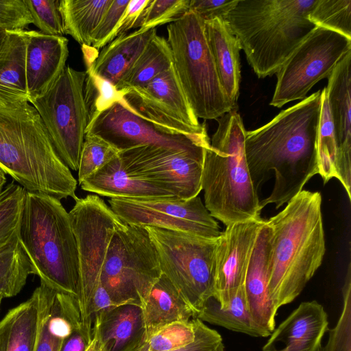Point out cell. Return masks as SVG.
<instances>
[{
    "label": "cell",
    "mask_w": 351,
    "mask_h": 351,
    "mask_svg": "<svg viewBox=\"0 0 351 351\" xmlns=\"http://www.w3.org/2000/svg\"><path fill=\"white\" fill-rule=\"evenodd\" d=\"M322 90L281 111L269 123L246 131L245 154L252 181L258 191L274 171L270 195L260 202L263 209H278L303 190L318 174L317 134Z\"/></svg>",
    "instance_id": "obj_1"
},
{
    "label": "cell",
    "mask_w": 351,
    "mask_h": 351,
    "mask_svg": "<svg viewBox=\"0 0 351 351\" xmlns=\"http://www.w3.org/2000/svg\"><path fill=\"white\" fill-rule=\"evenodd\" d=\"M265 221L270 231L268 293L278 311L300 294L322 263L321 193L302 190Z\"/></svg>",
    "instance_id": "obj_2"
},
{
    "label": "cell",
    "mask_w": 351,
    "mask_h": 351,
    "mask_svg": "<svg viewBox=\"0 0 351 351\" xmlns=\"http://www.w3.org/2000/svg\"><path fill=\"white\" fill-rule=\"evenodd\" d=\"M0 170L26 191L75 199L77 180L57 155L37 110L29 102L0 106Z\"/></svg>",
    "instance_id": "obj_3"
},
{
    "label": "cell",
    "mask_w": 351,
    "mask_h": 351,
    "mask_svg": "<svg viewBox=\"0 0 351 351\" xmlns=\"http://www.w3.org/2000/svg\"><path fill=\"white\" fill-rule=\"evenodd\" d=\"M317 0H238L224 20L259 78L276 74L316 26Z\"/></svg>",
    "instance_id": "obj_4"
},
{
    "label": "cell",
    "mask_w": 351,
    "mask_h": 351,
    "mask_svg": "<svg viewBox=\"0 0 351 351\" xmlns=\"http://www.w3.org/2000/svg\"><path fill=\"white\" fill-rule=\"evenodd\" d=\"M217 120V128L204 150V206L226 226L259 219L262 208L246 161L242 119L234 108Z\"/></svg>",
    "instance_id": "obj_5"
},
{
    "label": "cell",
    "mask_w": 351,
    "mask_h": 351,
    "mask_svg": "<svg viewBox=\"0 0 351 351\" xmlns=\"http://www.w3.org/2000/svg\"><path fill=\"white\" fill-rule=\"evenodd\" d=\"M17 234L40 282L77 298V245L69 213L60 200L26 191Z\"/></svg>",
    "instance_id": "obj_6"
},
{
    "label": "cell",
    "mask_w": 351,
    "mask_h": 351,
    "mask_svg": "<svg viewBox=\"0 0 351 351\" xmlns=\"http://www.w3.org/2000/svg\"><path fill=\"white\" fill-rule=\"evenodd\" d=\"M173 65L188 101L198 119H217L232 109L219 80L204 21L189 10L167 27Z\"/></svg>",
    "instance_id": "obj_7"
},
{
    "label": "cell",
    "mask_w": 351,
    "mask_h": 351,
    "mask_svg": "<svg viewBox=\"0 0 351 351\" xmlns=\"http://www.w3.org/2000/svg\"><path fill=\"white\" fill-rule=\"evenodd\" d=\"M161 274L158 253L145 227L124 223L114 231L100 282L117 306L141 307Z\"/></svg>",
    "instance_id": "obj_8"
},
{
    "label": "cell",
    "mask_w": 351,
    "mask_h": 351,
    "mask_svg": "<svg viewBox=\"0 0 351 351\" xmlns=\"http://www.w3.org/2000/svg\"><path fill=\"white\" fill-rule=\"evenodd\" d=\"M160 269L196 315L213 296L217 239L145 226Z\"/></svg>",
    "instance_id": "obj_9"
},
{
    "label": "cell",
    "mask_w": 351,
    "mask_h": 351,
    "mask_svg": "<svg viewBox=\"0 0 351 351\" xmlns=\"http://www.w3.org/2000/svg\"><path fill=\"white\" fill-rule=\"evenodd\" d=\"M86 77V71L66 66L51 88L29 103L38 112L57 155L73 171L79 168L88 123Z\"/></svg>",
    "instance_id": "obj_10"
},
{
    "label": "cell",
    "mask_w": 351,
    "mask_h": 351,
    "mask_svg": "<svg viewBox=\"0 0 351 351\" xmlns=\"http://www.w3.org/2000/svg\"><path fill=\"white\" fill-rule=\"evenodd\" d=\"M75 200L69 213L76 239L80 265L76 299L83 326L93 330V320L90 314L93 296L100 282L111 238L124 222L98 195H88Z\"/></svg>",
    "instance_id": "obj_11"
},
{
    "label": "cell",
    "mask_w": 351,
    "mask_h": 351,
    "mask_svg": "<svg viewBox=\"0 0 351 351\" xmlns=\"http://www.w3.org/2000/svg\"><path fill=\"white\" fill-rule=\"evenodd\" d=\"M351 50V39L316 27L276 72L277 82L270 106L303 100L313 86L328 78L341 58Z\"/></svg>",
    "instance_id": "obj_12"
},
{
    "label": "cell",
    "mask_w": 351,
    "mask_h": 351,
    "mask_svg": "<svg viewBox=\"0 0 351 351\" xmlns=\"http://www.w3.org/2000/svg\"><path fill=\"white\" fill-rule=\"evenodd\" d=\"M123 91L130 111L159 130L186 136L207 134L206 123H200L193 111L173 65L146 85Z\"/></svg>",
    "instance_id": "obj_13"
},
{
    "label": "cell",
    "mask_w": 351,
    "mask_h": 351,
    "mask_svg": "<svg viewBox=\"0 0 351 351\" xmlns=\"http://www.w3.org/2000/svg\"><path fill=\"white\" fill-rule=\"evenodd\" d=\"M110 208L126 224L180 231L208 239L221 231L197 195L178 197L110 198Z\"/></svg>",
    "instance_id": "obj_14"
},
{
    "label": "cell",
    "mask_w": 351,
    "mask_h": 351,
    "mask_svg": "<svg viewBox=\"0 0 351 351\" xmlns=\"http://www.w3.org/2000/svg\"><path fill=\"white\" fill-rule=\"evenodd\" d=\"M118 154L128 172L169 191L178 198L191 199L202 191L204 152L193 153L145 145L120 151Z\"/></svg>",
    "instance_id": "obj_15"
},
{
    "label": "cell",
    "mask_w": 351,
    "mask_h": 351,
    "mask_svg": "<svg viewBox=\"0 0 351 351\" xmlns=\"http://www.w3.org/2000/svg\"><path fill=\"white\" fill-rule=\"evenodd\" d=\"M86 134L104 140L118 152L140 145H154L201 153L210 145L207 134L186 136L165 133L119 104H114L90 121Z\"/></svg>",
    "instance_id": "obj_16"
},
{
    "label": "cell",
    "mask_w": 351,
    "mask_h": 351,
    "mask_svg": "<svg viewBox=\"0 0 351 351\" xmlns=\"http://www.w3.org/2000/svg\"><path fill=\"white\" fill-rule=\"evenodd\" d=\"M265 219L226 226L217 239L213 296L225 308L244 285L248 265Z\"/></svg>",
    "instance_id": "obj_17"
},
{
    "label": "cell",
    "mask_w": 351,
    "mask_h": 351,
    "mask_svg": "<svg viewBox=\"0 0 351 351\" xmlns=\"http://www.w3.org/2000/svg\"><path fill=\"white\" fill-rule=\"evenodd\" d=\"M351 50L338 62L325 87L338 147V178L351 199Z\"/></svg>",
    "instance_id": "obj_18"
},
{
    "label": "cell",
    "mask_w": 351,
    "mask_h": 351,
    "mask_svg": "<svg viewBox=\"0 0 351 351\" xmlns=\"http://www.w3.org/2000/svg\"><path fill=\"white\" fill-rule=\"evenodd\" d=\"M26 39V78L28 100L46 93L66 67L69 40L64 36L24 30Z\"/></svg>",
    "instance_id": "obj_19"
},
{
    "label": "cell",
    "mask_w": 351,
    "mask_h": 351,
    "mask_svg": "<svg viewBox=\"0 0 351 351\" xmlns=\"http://www.w3.org/2000/svg\"><path fill=\"white\" fill-rule=\"evenodd\" d=\"M328 315L317 301L302 302L269 335L263 351H319Z\"/></svg>",
    "instance_id": "obj_20"
},
{
    "label": "cell",
    "mask_w": 351,
    "mask_h": 351,
    "mask_svg": "<svg viewBox=\"0 0 351 351\" xmlns=\"http://www.w3.org/2000/svg\"><path fill=\"white\" fill-rule=\"evenodd\" d=\"M56 290L40 282L31 297L0 321V351H35L45 309Z\"/></svg>",
    "instance_id": "obj_21"
},
{
    "label": "cell",
    "mask_w": 351,
    "mask_h": 351,
    "mask_svg": "<svg viewBox=\"0 0 351 351\" xmlns=\"http://www.w3.org/2000/svg\"><path fill=\"white\" fill-rule=\"evenodd\" d=\"M270 231L266 221L262 226L246 273L244 289L252 319L266 337L275 329L277 311L268 293Z\"/></svg>",
    "instance_id": "obj_22"
},
{
    "label": "cell",
    "mask_w": 351,
    "mask_h": 351,
    "mask_svg": "<svg viewBox=\"0 0 351 351\" xmlns=\"http://www.w3.org/2000/svg\"><path fill=\"white\" fill-rule=\"evenodd\" d=\"M156 34V29L147 32L138 29L118 36L99 53L92 47L82 46L84 62L89 63L97 75L116 86Z\"/></svg>",
    "instance_id": "obj_23"
},
{
    "label": "cell",
    "mask_w": 351,
    "mask_h": 351,
    "mask_svg": "<svg viewBox=\"0 0 351 351\" xmlns=\"http://www.w3.org/2000/svg\"><path fill=\"white\" fill-rule=\"evenodd\" d=\"M80 185L86 191L110 198L176 197L169 191L128 172L118 154Z\"/></svg>",
    "instance_id": "obj_24"
},
{
    "label": "cell",
    "mask_w": 351,
    "mask_h": 351,
    "mask_svg": "<svg viewBox=\"0 0 351 351\" xmlns=\"http://www.w3.org/2000/svg\"><path fill=\"white\" fill-rule=\"evenodd\" d=\"M204 23L220 84L232 106L237 108L241 77L239 42L224 19L216 18Z\"/></svg>",
    "instance_id": "obj_25"
},
{
    "label": "cell",
    "mask_w": 351,
    "mask_h": 351,
    "mask_svg": "<svg viewBox=\"0 0 351 351\" xmlns=\"http://www.w3.org/2000/svg\"><path fill=\"white\" fill-rule=\"evenodd\" d=\"M141 308L145 341L170 324L189 321L195 317L192 308L162 274L151 289Z\"/></svg>",
    "instance_id": "obj_26"
},
{
    "label": "cell",
    "mask_w": 351,
    "mask_h": 351,
    "mask_svg": "<svg viewBox=\"0 0 351 351\" xmlns=\"http://www.w3.org/2000/svg\"><path fill=\"white\" fill-rule=\"evenodd\" d=\"M99 335L107 351H136L144 342L142 308L123 304L96 315Z\"/></svg>",
    "instance_id": "obj_27"
},
{
    "label": "cell",
    "mask_w": 351,
    "mask_h": 351,
    "mask_svg": "<svg viewBox=\"0 0 351 351\" xmlns=\"http://www.w3.org/2000/svg\"><path fill=\"white\" fill-rule=\"evenodd\" d=\"M24 30L9 31L0 53V106L29 102L26 78Z\"/></svg>",
    "instance_id": "obj_28"
},
{
    "label": "cell",
    "mask_w": 351,
    "mask_h": 351,
    "mask_svg": "<svg viewBox=\"0 0 351 351\" xmlns=\"http://www.w3.org/2000/svg\"><path fill=\"white\" fill-rule=\"evenodd\" d=\"M82 326L76 298L56 291L45 309L35 351H60L64 340Z\"/></svg>",
    "instance_id": "obj_29"
},
{
    "label": "cell",
    "mask_w": 351,
    "mask_h": 351,
    "mask_svg": "<svg viewBox=\"0 0 351 351\" xmlns=\"http://www.w3.org/2000/svg\"><path fill=\"white\" fill-rule=\"evenodd\" d=\"M112 0H60L64 34L82 46H91L94 31Z\"/></svg>",
    "instance_id": "obj_30"
},
{
    "label": "cell",
    "mask_w": 351,
    "mask_h": 351,
    "mask_svg": "<svg viewBox=\"0 0 351 351\" xmlns=\"http://www.w3.org/2000/svg\"><path fill=\"white\" fill-rule=\"evenodd\" d=\"M172 65V53L167 39L156 34L116 88L130 90L142 87Z\"/></svg>",
    "instance_id": "obj_31"
},
{
    "label": "cell",
    "mask_w": 351,
    "mask_h": 351,
    "mask_svg": "<svg viewBox=\"0 0 351 351\" xmlns=\"http://www.w3.org/2000/svg\"><path fill=\"white\" fill-rule=\"evenodd\" d=\"M195 318L252 337H262L250 315L244 285L239 289L227 308H221L215 297L211 296Z\"/></svg>",
    "instance_id": "obj_32"
},
{
    "label": "cell",
    "mask_w": 351,
    "mask_h": 351,
    "mask_svg": "<svg viewBox=\"0 0 351 351\" xmlns=\"http://www.w3.org/2000/svg\"><path fill=\"white\" fill-rule=\"evenodd\" d=\"M30 274H35V270L16 233L0 248V297L16 295Z\"/></svg>",
    "instance_id": "obj_33"
},
{
    "label": "cell",
    "mask_w": 351,
    "mask_h": 351,
    "mask_svg": "<svg viewBox=\"0 0 351 351\" xmlns=\"http://www.w3.org/2000/svg\"><path fill=\"white\" fill-rule=\"evenodd\" d=\"M318 174L324 184L338 178V147L325 88L322 90V109L317 134Z\"/></svg>",
    "instance_id": "obj_34"
},
{
    "label": "cell",
    "mask_w": 351,
    "mask_h": 351,
    "mask_svg": "<svg viewBox=\"0 0 351 351\" xmlns=\"http://www.w3.org/2000/svg\"><path fill=\"white\" fill-rule=\"evenodd\" d=\"M86 77L84 84V99L88 112V123L115 104L124 100L123 90L97 75L90 64L85 62Z\"/></svg>",
    "instance_id": "obj_35"
},
{
    "label": "cell",
    "mask_w": 351,
    "mask_h": 351,
    "mask_svg": "<svg viewBox=\"0 0 351 351\" xmlns=\"http://www.w3.org/2000/svg\"><path fill=\"white\" fill-rule=\"evenodd\" d=\"M26 190L11 182L0 192V248L17 233Z\"/></svg>",
    "instance_id": "obj_36"
},
{
    "label": "cell",
    "mask_w": 351,
    "mask_h": 351,
    "mask_svg": "<svg viewBox=\"0 0 351 351\" xmlns=\"http://www.w3.org/2000/svg\"><path fill=\"white\" fill-rule=\"evenodd\" d=\"M308 18L316 27L351 39V0H317Z\"/></svg>",
    "instance_id": "obj_37"
},
{
    "label": "cell",
    "mask_w": 351,
    "mask_h": 351,
    "mask_svg": "<svg viewBox=\"0 0 351 351\" xmlns=\"http://www.w3.org/2000/svg\"><path fill=\"white\" fill-rule=\"evenodd\" d=\"M195 337L193 319L170 324L145 340L136 351H172L193 342Z\"/></svg>",
    "instance_id": "obj_38"
},
{
    "label": "cell",
    "mask_w": 351,
    "mask_h": 351,
    "mask_svg": "<svg viewBox=\"0 0 351 351\" xmlns=\"http://www.w3.org/2000/svg\"><path fill=\"white\" fill-rule=\"evenodd\" d=\"M117 154L118 151L104 140L86 134L77 170L78 183L81 184Z\"/></svg>",
    "instance_id": "obj_39"
},
{
    "label": "cell",
    "mask_w": 351,
    "mask_h": 351,
    "mask_svg": "<svg viewBox=\"0 0 351 351\" xmlns=\"http://www.w3.org/2000/svg\"><path fill=\"white\" fill-rule=\"evenodd\" d=\"M343 306L336 326L329 331L327 343L319 351H351V266L342 287Z\"/></svg>",
    "instance_id": "obj_40"
},
{
    "label": "cell",
    "mask_w": 351,
    "mask_h": 351,
    "mask_svg": "<svg viewBox=\"0 0 351 351\" xmlns=\"http://www.w3.org/2000/svg\"><path fill=\"white\" fill-rule=\"evenodd\" d=\"M190 0H150L140 19L138 28L147 32L171 23L189 10Z\"/></svg>",
    "instance_id": "obj_41"
},
{
    "label": "cell",
    "mask_w": 351,
    "mask_h": 351,
    "mask_svg": "<svg viewBox=\"0 0 351 351\" xmlns=\"http://www.w3.org/2000/svg\"><path fill=\"white\" fill-rule=\"evenodd\" d=\"M32 19V23L40 32L51 36L64 34L60 10V0H23Z\"/></svg>",
    "instance_id": "obj_42"
},
{
    "label": "cell",
    "mask_w": 351,
    "mask_h": 351,
    "mask_svg": "<svg viewBox=\"0 0 351 351\" xmlns=\"http://www.w3.org/2000/svg\"><path fill=\"white\" fill-rule=\"evenodd\" d=\"M130 0H112L91 38V46L98 50L108 45Z\"/></svg>",
    "instance_id": "obj_43"
},
{
    "label": "cell",
    "mask_w": 351,
    "mask_h": 351,
    "mask_svg": "<svg viewBox=\"0 0 351 351\" xmlns=\"http://www.w3.org/2000/svg\"><path fill=\"white\" fill-rule=\"evenodd\" d=\"M31 23L32 19L23 0H0V27L25 30Z\"/></svg>",
    "instance_id": "obj_44"
},
{
    "label": "cell",
    "mask_w": 351,
    "mask_h": 351,
    "mask_svg": "<svg viewBox=\"0 0 351 351\" xmlns=\"http://www.w3.org/2000/svg\"><path fill=\"white\" fill-rule=\"evenodd\" d=\"M193 319L195 328L194 340L190 344L172 351H225L220 334L199 319Z\"/></svg>",
    "instance_id": "obj_45"
},
{
    "label": "cell",
    "mask_w": 351,
    "mask_h": 351,
    "mask_svg": "<svg viewBox=\"0 0 351 351\" xmlns=\"http://www.w3.org/2000/svg\"><path fill=\"white\" fill-rule=\"evenodd\" d=\"M237 1L190 0L189 10L195 13L204 21L216 18L224 19Z\"/></svg>",
    "instance_id": "obj_46"
},
{
    "label": "cell",
    "mask_w": 351,
    "mask_h": 351,
    "mask_svg": "<svg viewBox=\"0 0 351 351\" xmlns=\"http://www.w3.org/2000/svg\"><path fill=\"white\" fill-rule=\"evenodd\" d=\"M150 0H130L120 21L110 37V43L118 36L125 34L133 28H138L140 19Z\"/></svg>",
    "instance_id": "obj_47"
},
{
    "label": "cell",
    "mask_w": 351,
    "mask_h": 351,
    "mask_svg": "<svg viewBox=\"0 0 351 351\" xmlns=\"http://www.w3.org/2000/svg\"><path fill=\"white\" fill-rule=\"evenodd\" d=\"M93 336V330L82 326L73 330L63 341L60 351H85Z\"/></svg>",
    "instance_id": "obj_48"
},
{
    "label": "cell",
    "mask_w": 351,
    "mask_h": 351,
    "mask_svg": "<svg viewBox=\"0 0 351 351\" xmlns=\"http://www.w3.org/2000/svg\"><path fill=\"white\" fill-rule=\"evenodd\" d=\"M117 306L101 282L93 294L90 307V314L94 322L96 315L115 308Z\"/></svg>",
    "instance_id": "obj_49"
},
{
    "label": "cell",
    "mask_w": 351,
    "mask_h": 351,
    "mask_svg": "<svg viewBox=\"0 0 351 351\" xmlns=\"http://www.w3.org/2000/svg\"><path fill=\"white\" fill-rule=\"evenodd\" d=\"M85 351H107L101 341L98 322L96 319L93 322L92 339Z\"/></svg>",
    "instance_id": "obj_50"
},
{
    "label": "cell",
    "mask_w": 351,
    "mask_h": 351,
    "mask_svg": "<svg viewBox=\"0 0 351 351\" xmlns=\"http://www.w3.org/2000/svg\"><path fill=\"white\" fill-rule=\"evenodd\" d=\"M8 36V30L0 27V53L3 49Z\"/></svg>",
    "instance_id": "obj_51"
},
{
    "label": "cell",
    "mask_w": 351,
    "mask_h": 351,
    "mask_svg": "<svg viewBox=\"0 0 351 351\" xmlns=\"http://www.w3.org/2000/svg\"><path fill=\"white\" fill-rule=\"evenodd\" d=\"M6 183V178L5 173L0 170V192L3 189Z\"/></svg>",
    "instance_id": "obj_52"
},
{
    "label": "cell",
    "mask_w": 351,
    "mask_h": 351,
    "mask_svg": "<svg viewBox=\"0 0 351 351\" xmlns=\"http://www.w3.org/2000/svg\"><path fill=\"white\" fill-rule=\"evenodd\" d=\"M1 300H2V298L0 297V305H1Z\"/></svg>",
    "instance_id": "obj_53"
}]
</instances>
